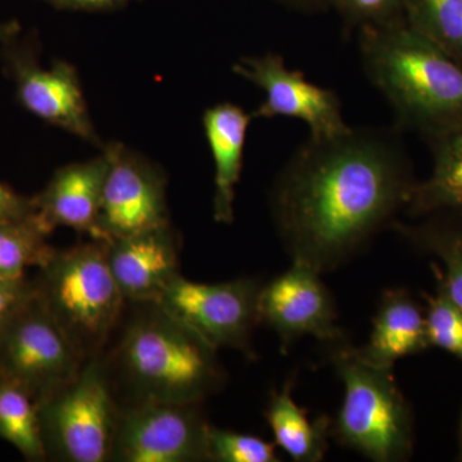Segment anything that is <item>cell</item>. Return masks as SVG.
<instances>
[{"mask_svg": "<svg viewBox=\"0 0 462 462\" xmlns=\"http://www.w3.org/2000/svg\"><path fill=\"white\" fill-rule=\"evenodd\" d=\"M415 184L402 147L385 134L310 136L273 185L279 238L291 263L333 272L406 208Z\"/></svg>", "mask_w": 462, "mask_h": 462, "instance_id": "cell-1", "label": "cell"}, {"mask_svg": "<svg viewBox=\"0 0 462 462\" xmlns=\"http://www.w3.org/2000/svg\"><path fill=\"white\" fill-rule=\"evenodd\" d=\"M139 309L109 355H102L120 406L200 403L224 384L217 349L157 303Z\"/></svg>", "mask_w": 462, "mask_h": 462, "instance_id": "cell-2", "label": "cell"}, {"mask_svg": "<svg viewBox=\"0 0 462 462\" xmlns=\"http://www.w3.org/2000/svg\"><path fill=\"white\" fill-rule=\"evenodd\" d=\"M361 58L401 123L430 138L462 124V63L406 23L365 26Z\"/></svg>", "mask_w": 462, "mask_h": 462, "instance_id": "cell-3", "label": "cell"}, {"mask_svg": "<svg viewBox=\"0 0 462 462\" xmlns=\"http://www.w3.org/2000/svg\"><path fill=\"white\" fill-rule=\"evenodd\" d=\"M47 307L85 361L100 357L126 303L107 261V242L90 239L54 251L32 279Z\"/></svg>", "mask_w": 462, "mask_h": 462, "instance_id": "cell-4", "label": "cell"}, {"mask_svg": "<svg viewBox=\"0 0 462 462\" xmlns=\"http://www.w3.org/2000/svg\"><path fill=\"white\" fill-rule=\"evenodd\" d=\"M331 346V364L345 387L336 437L369 460H407L413 446L412 413L393 369L370 364L345 340Z\"/></svg>", "mask_w": 462, "mask_h": 462, "instance_id": "cell-5", "label": "cell"}, {"mask_svg": "<svg viewBox=\"0 0 462 462\" xmlns=\"http://www.w3.org/2000/svg\"><path fill=\"white\" fill-rule=\"evenodd\" d=\"M47 460H111L120 404L100 357L66 385L36 401Z\"/></svg>", "mask_w": 462, "mask_h": 462, "instance_id": "cell-6", "label": "cell"}, {"mask_svg": "<svg viewBox=\"0 0 462 462\" xmlns=\"http://www.w3.org/2000/svg\"><path fill=\"white\" fill-rule=\"evenodd\" d=\"M84 364L33 288L0 325V378L35 401L74 380Z\"/></svg>", "mask_w": 462, "mask_h": 462, "instance_id": "cell-7", "label": "cell"}, {"mask_svg": "<svg viewBox=\"0 0 462 462\" xmlns=\"http://www.w3.org/2000/svg\"><path fill=\"white\" fill-rule=\"evenodd\" d=\"M261 287L263 282L251 278L205 284L179 275L157 305L216 349H238L251 356L252 333L260 322Z\"/></svg>", "mask_w": 462, "mask_h": 462, "instance_id": "cell-8", "label": "cell"}, {"mask_svg": "<svg viewBox=\"0 0 462 462\" xmlns=\"http://www.w3.org/2000/svg\"><path fill=\"white\" fill-rule=\"evenodd\" d=\"M200 403L142 402L120 406L111 460H209V424Z\"/></svg>", "mask_w": 462, "mask_h": 462, "instance_id": "cell-9", "label": "cell"}, {"mask_svg": "<svg viewBox=\"0 0 462 462\" xmlns=\"http://www.w3.org/2000/svg\"><path fill=\"white\" fill-rule=\"evenodd\" d=\"M102 152L108 161L99 212L103 242L171 224L162 167L123 143H108Z\"/></svg>", "mask_w": 462, "mask_h": 462, "instance_id": "cell-10", "label": "cell"}, {"mask_svg": "<svg viewBox=\"0 0 462 462\" xmlns=\"http://www.w3.org/2000/svg\"><path fill=\"white\" fill-rule=\"evenodd\" d=\"M7 45L5 65L14 79L21 107L45 124L102 148L105 143L91 120L76 67L56 60L50 69H45L32 48L12 47L11 42Z\"/></svg>", "mask_w": 462, "mask_h": 462, "instance_id": "cell-11", "label": "cell"}, {"mask_svg": "<svg viewBox=\"0 0 462 462\" xmlns=\"http://www.w3.org/2000/svg\"><path fill=\"white\" fill-rule=\"evenodd\" d=\"M258 318L272 328L285 349L302 337L312 336L328 345L342 342L338 312L320 273L293 263L287 272L263 284Z\"/></svg>", "mask_w": 462, "mask_h": 462, "instance_id": "cell-12", "label": "cell"}, {"mask_svg": "<svg viewBox=\"0 0 462 462\" xmlns=\"http://www.w3.org/2000/svg\"><path fill=\"white\" fill-rule=\"evenodd\" d=\"M233 71L264 93L254 117L297 118L310 126L311 136L338 135L351 129L343 118L337 94L289 69L279 54L240 58Z\"/></svg>", "mask_w": 462, "mask_h": 462, "instance_id": "cell-13", "label": "cell"}, {"mask_svg": "<svg viewBox=\"0 0 462 462\" xmlns=\"http://www.w3.org/2000/svg\"><path fill=\"white\" fill-rule=\"evenodd\" d=\"M180 251L171 224L108 242V266L126 302L157 303L181 275Z\"/></svg>", "mask_w": 462, "mask_h": 462, "instance_id": "cell-14", "label": "cell"}, {"mask_svg": "<svg viewBox=\"0 0 462 462\" xmlns=\"http://www.w3.org/2000/svg\"><path fill=\"white\" fill-rule=\"evenodd\" d=\"M108 161L100 154L83 162L60 167L41 193L33 196L36 214L50 233L69 227L76 233L102 240L100 200Z\"/></svg>", "mask_w": 462, "mask_h": 462, "instance_id": "cell-15", "label": "cell"}, {"mask_svg": "<svg viewBox=\"0 0 462 462\" xmlns=\"http://www.w3.org/2000/svg\"><path fill=\"white\" fill-rule=\"evenodd\" d=\"M252 118L254 115L229 102L207 108L203 114V129L215 163L214 218L220 224L234 221L236 189Z\"/></svg>", "mask_w": 462, "mask_h": 462, "instance_id": "cell-16", "label": "cell"}, {"mask_svg": "<svg viewBox=\"0 0 462 462\" xmlns=\"http://www.w3.org/2000/svg\"><path fill=\"white\" fill-rule=\"evenodd\" d=\"M430 346L427 319L420 306L403 289H391L382 298L366 346L357 348L375 366L393 369L400 358Z\"/></svg>", "mask_w": 462, "mask_h": 462, "instance_id": "cell-17", "label": "cell"}, {"mask_svg": "<svg viewBox=\"0 0 462 462\" xmlns=\"http://www.w3.org/2000/svg\"><path fill=\"white\" fill-rule=\"evenodd\" d=\"M433 169L416 182L406 211L411 216L451 214L462 217V124L430 136Z\"/></svg>", "mask_w": 462, "mask_h": 462, "instance_id": "cell-18", "label": "cell"}, {"mask_svg": "<svg viewBox=\"0 0 462 462\" xmlns=\"http://www.w3.org/2000/svg\"><path fill=\"white\" fill-rule=\"evenodd\" d=\"M291 383L275 392L267 404L266 419L275 445L296 462H319L328 449L331 421L327 416L310 420L306 410L294 402Z\"/></svg>", "mask_w": 462, "mask_h": 462, "instance_id": "cell-19", "label": "cell"}, {"mask_svg": "<svg viewBox=\"0 0 462 462\" xmlns=\"http://www.w3.org/2000/svg\"><path fill=\"white\" fill-rule=\"evenodd\" d=\"M437 215L418 225L393 223V229L419 251L442 261L445 273L434 264V275L462 310V221Z\"/></svg>", "mask_w": 462, "mask_h": 462, "instance_id": "cell-20", "label": "cell"}, {"mask_svg": "<svg viewBox=\"0 0 462 462\" xmlns=\"http://www.w3.org/2000/svg\"><path fill=\"white\" fill-rule=\"evenodd\" d=\"M0 439L27 461H47L36 401L21 387L0 378Z\"/></svg>", "mask_w": 462, "mask_h": 462, "instance_id": "cell-21", "label": "cell"}, {"mask_svg": "<svg viewBox=\"0 0 462 462\" xmlns=\"http://www.w3.org/2000/svg\"><path fill=\"white\" fill-rule=\"evenodd\" d=\"M51 233L38 214L21 221L0 223V281L25 276L29 267H42L56 248L48 243Z\"/></svg>", "mask_w": 462, "mask_h": 462, "instance_id": "cell-22", "label": "cell"}, {"mask_svg": "<svg viewBox=\"0 0 462 462\" xmlns=\"http://www.w3.org/2000/svg\"><path fill=\"white\" fill-rule=\"evenodd\" d=\"M407 25L461 62L462 0H406Z\"/></svg>", "mask_w": 462, "mask_h": 462, "instance_id": "cell-23", "label": "cell"}, {"mask_svg": "<svg viewBox=\"0 0 462 462\" xmlns=\"http://www.w3.org/2000/svg\"><path fill=\"white\" fill-rule=\"evenodd\" d=\"M436 296H427L428 339L430 345L445 349L462 361V310L438 282Z\"/></svg>", "mask_w": 462, "mask_h": 462, "instance_id": "cell-24", "label": "cell"}, {"mask_svg": "<svg viewBox=\"0 0 462 462\" xmlns=\"http://www.w3.org/2000/svg\"><path fill=\"white\" fill-rule=\"evenodd\" d=\"M209 460L216 462H278L275 445L256 436L236 431L208 430Z\"/></svg>", "mask_w": 462, "mask_h": 462, "instance_id": "cell-25", "label": "cell"}, {"mask_svg": "<svg viewBox=\"0 0 462 462\" xmlns=\"http://www.w3.org/2000/svg\"><path fill=\"white\" fill-rule=\"evenodd\" d=\"M361 26H387L404 21L406 0H334Z\"/></svg>", "mask_w": 462, "mask_h": 462, "instance_id": "cell-26", "label": "cell"}, {"mask_svg": "<svg viewBox=\"0 0 462 462\" xmlns=\"http://www.w3.org/2000/svg\"><path fill=\"white\" fill-rule=\"evenodd\" d=\"M33 216H36V207L32 197L21 196L0 182V223L27 220Z\"/></svg>", "mask_w": 462, "mask_h": 462, "instance_id": "cell-27", "label": "cell"}, {"mask_svg": "<svg viewBox=\"0 0 462 462\" xmlns=\"http://www.w3.org/2000/svg\"><path fill=\"white\" fill-rule=\"evenodd\" d=\"M32 291V279L26 276L14 281H0V325Z\"/></svg>", "mask_w": 462, "mask_h": 462, "instance_id": "cell-28", "label": "cell"}, {"mask_svg": "<svg viewBox=\"0 0 462 462\" xmlns=\"http://www.w3.org/2000/svg\"><path fill=\"white\" fill-rule=\"evenodd\" d=\"M45 5L69 12H108L120 9L134 0H41Z\"/></svg>", "mask_w": 462, "mask_h": 462, "instance_id": "cell-29", "label": "cell"}, {"mask_svg": "<svg viewBox=\"0 0 462 462\" xmlns=\"http://www.w3.org/2000/svg\"><path fill=\"white\" fill-rule=\"evenodd\" d=\"M20 32L21 26L17 21L0 23V44H7V42L14 41Z\"/></svg>", "mask_w": 462, "mask_h": 462, "instance_id": "cell-30", "label": "cell"}, {"mask_svg": "<svg viewBox=\"0 0 462 462\" xmlns=\"http://www.w3.org/2000/svg\"><path fill=\"white\" fill-rule=\"evenodd\" d=\"M460 430H461V445H462V416H461V425H460Z\"/></svg>", "mask_w": 462, "mask_h": 462, "instance_id": "cell-31", "label": "cell"}, {"mask_svg": "<svg viewBox=\"0 0 462 462\" xmlns=\"http://www.w3.org/2000/svg\"><path fill=\"white\" fill-rule=\"evenodd\" d=\"M460 460L462 461V445H461V454H460Z\"/></svg>", "mask_w": 462, "mask_h": 462, "instance_id": "cell-32", "label": "cell"}, {"mask_svg": "<svg viewBox=\"0 0 462 462\" xmlns=\"http://www.w3.org/2000/svg\"><path fill=\"white\" fill-rule=\"evenodd\" d=\"M461 62H462V45H461Z\"/></svg>", "mask_w": 462, "mask_h": 462, "instance_id": "cell-33", "label": "cell"}]
</instances>
